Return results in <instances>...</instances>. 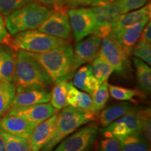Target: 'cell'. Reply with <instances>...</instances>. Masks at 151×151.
Segmentation results:
<instances>
[{
  "instance_id": "cell-38",
  "label": "cell",
  "mask_w": 151,
  "mask_h": 151,
  "mask_svg": "<svg viewBox=\"0 0 151 151\" xmlns=\"http://www.w3.org/2000/svg\"><path fill=\"white\" fill-rule=\"evenodd\" d=\"M100 86L99 81L95 78L93 73H91L88 76L85 81V87H86V92L90 94L94 90H96Z\"/></svg>"
},
{
  "instance_id": "cell-3",
  "label": "cell",
  "mask_w": 151,
  "mask_h": 151,
  "mask_svg": "<svg viewBox=\"0 0 151 151\" xmlns=\"http://www.w3.org/2000/svg\"><path fill=\"white\" fill-rule=\"evenodd\" d=\"M97 118L98 113L91 111L82 110L70 106L65 107L58 114L56 127L52 137L40 151H52L65 138L81 126L95 121Z\"/></svg>"
},
{
  "instance_id": "cell-9",
  "label": "cell",
  "mask_w": 151,
  "mask_h": 151,
  "mask_svg": "<svg viewBox=\"0 0 151 151\" xmlns=\"http://www.w3.org/2000/svg\"><path fill=\"white\" fill-rule=\"evenodd\" d=\"M37 29L41 32L69 41L71 36V28L67 8L51 11L48 18Z\"/></svg>"
},
{
  "instance_id": "cell-24",
  "label": "cell",
  "mask_w": 151,
  "mask_h": 151,
  "mask_svg": "<svg viewBox=\"0 0 151 151\" xmlns=\"http://www.w3.org/2000/svg\"><path fill=\"white\" fill-rule=\"evenodd\" d=\"M67 81H60L55 83V86L50 92V104L59 111L68 106L67 103Z\"/></svg>"
},
{
  "instance_id": "cell-7",
  "label": "cell",
  "mask_w": 151,
  "mask_h": 151,
  "mask_svg": "<svg viewBox=\"0 0 151 151\" xmlns=\"http://www.w3.org/2000/svg\"><path fill=\"white\" fill-rule=\"evenodd\" d=\"M99 126L92 122L69 134L52 151H88L97 139Z\"/></svg>"
},
{
  "instance_id": "cell-39",
  "label": "cell",
  "mask_w": 151,
  "mask_h": 151,
  "mask_svg": "<svg viewBox=\"0 0 151 151\" xmlns=\"http://www.w3.org/2000/svg\"><path fill=\"white\" fill-rule=\"evenodd\" d=\"M36 1L46 6L50 11L59 10L65 7L63 0H36Z\"/></svg>"
},
{
  "instance_id": "cell-5",
  "label": "cell",
  "mask_w": 151,
  "mask_h": 151,
  "mask_svg": "<svg viewBox=\"0 0 151 151\" xmlns=\"http://www.w3.org/2000/svg\"><path fill=\"white\" fill-rule=\"evenodd\" d=\"M69 43V41L52 37L38 29H32L13 35L9 46L16 51L22 50L33 53H41Z\"/></svg>"
},
{
  "instance_id": "cell-41",
  "label": "cell",
  "mask_w": 151,
  "mask_h": 151,
  "mask_svg": "<svg viewBox=\"0 0 151 151\" xmlns=\"http://www.w3.org/2000/svg\"><path fill=\"white\" fill-rule=\"evenodd\" d=\"M0 151H6L5 148L4 143L3 139L1 137V135H0Z\"/></svg>"
},
{
  "instance_id": "cell-12",
  "label": "cell",
  "mask_w": 151,
  "mask_h": 151,
  "mask_svg": "<svg viewBox=\"0 0 151 151\" xmlns=\"http://www.w3.org/2000/svg\"><path fill=\"white\" fill-rule=\"evenodd\" d=\"M58 112L50 104L46 102L22 108L11 109L7 112V114L20 117L37 126Z\"/></svg>"
},
{
  "instance_id": "cell-20",
  "label": "cell",
  "mask_w": 151,
  "mask_h": 151,
  "mask_svg": "<svg viewBox=\"0 0 151 151\" xmlns=\"http://www.w3.org/2000/svg\"><path fill=\"white\" fill-rule=\"evenodd\" d=\"M122 151H150L149 142L140 132L118 138Z\"/></svg>"
},
{
  "instance_id": "cell-1",
  "label": "cell",
  "mask_w": 151,
  "mask_h": 151,
  "mask_svg": "<svg viewBox=\"0 0 151 151\" xmlns=\"http://www.w3.org/2000/svg\"><path fill=\"white\" fill-rule=\"evenodd\" d=\"M16 92L35 88H46L52 84L51 78L32 52L16 50V68L13 81Z\"/></svg>"
},
{
  "instance_id": "cell-2",
  "label": "cell",
  "mask_w": 151,
  "mask_h": 151,
  "mask_svg": "<svg viewBox=\"0 0 151 151\" xmlns=\"http://www.w3.org/2000/svg\"><path fill=\"white\" fill-rule=\"evenodd\" d=\"M51 78L52 83L68 81L72 78L76 71L73 69V48L69 43L41 53H33Z\"/></svg>"
},
{
  "instance_id": "cell-25",
  "label": "cell",
  "mask_w": 151,
  "mask_h": 151,
  "mask_svg": "<svg viewBox=\"0 0 151 151\" xmlns=\"http://www.w3.org/2000/svg\"><path fill=\"white\" fill-rule=\"evenodd\" d=\"M90 95L92 100L91 111L98 113L104 108L109 98V84L107 81L100 84L99 88Z\"/></svg>"
},
{
  "instance_id": "cell-21",
  "label": "cell",
  "mask_w": 151,
  "mask_h": 151,
  "mask_svg": "<svg viewBox=\"0 0 151 151\" xmlns=\"http://www.w3.org/2000/svg\"><path fill=\"white\" fill-rule=\"evenodd\" d=\"M135 66L137 80L140 91L144 94H149L151 91V69L148 64L139 58H133Z\"/></svg>"
},
{
  "instance_id": "cell-40",
  "label": "cell",
  "mask_w": 151,
  "mask_h": 151,
  "mask_svg": "<svg viewBox=\"0 0 151 151\" xmlns=\"http://www.w3.org/2000/svg\"><path fill=\"white\" fill-rule=\"evenodd\" d=\"M139 41H143V42H146L150 43L151 42V22L150 20L147 22L143 30L141 33V35L139 39Z\"/></svg>"
},
{
  "instance_id": "cell-42",
  "label": "cell",
  "mask_w": 151,
  "mask_h": 151,
  "mask_svg": "<svg viewBox=\"0 0 151 151\" xmlns=\"http://www.w3.org/2000/svg\"><path fill=\"white\" fill-rule=\"evenodd\" d=\"M0 58H1V54H0Z\"/></svg>"
},
{
  "instance_id": "cell-37",
  "label": "cell",
  "mask_w": 151,
  "mask_h": 151,
  "mask_svg": "<svg viewBox=\"0 0 151 151\" xmlns=\"http://www.w3.org/2000/svg\"><path fill=\"white\" fill-rule=\"evenodd\" d=\"M11 36L7 30L5 20L2 15L0 14V44L9 46Z\"/></svg>"
},
{
  "instance_id": "cell-33",
  "label": "cell",
  "mask_w": 151,
  "mask_h": 151,
  "mask_svg": "<svg viewBox=\"0 0 151 151\" xmlns=\"http://www.w3.org/2000/svg\"><path fill=\"white\" fill-rule=\"evenodd\" d=\"M100 151H122L118 138L107 137L100 142Z\"/></svg>"
},
{
  "instance_id": "cell-16",
  "label": "cell",
  "mask_w": 151,
  "mask_h": 151,
  "mask_svg": "<svg viewBox=\"0 0 151 151\" xmlns=\"http://www.w3.org/2000/svg\"><path fill=\"white\" fill-rule=\"evenodd\" d=\"M148 21H143L134 25L122 28L116 31H111V34L116 37L118 42L130 55L132 49L139 40L143 28Z\"/></svg>"
},
{
  "instance_id": "cell-13",
  "label": "cell",
  "mask_w": 151,
  "mask_h": 151,
  "mask_svg": "<svg viewBox=\"0 0 151 151\" xmlns=\"http://www.w3.org/2000/svg\"><path fill=\"white\" fill-rule=\"evenodd\" d=\"M58 113L37 125L33 130L29 142L32 151H40L51 139L56 127Z\"/></svg>"
},
{
  "instance_id": "cell-15",
  "label": "cell",
  "mask_w": 151,
  "mask_h": 151,
  "mask_svg": "<svg viewBox=\"0 0 151 151\" xmlns=\"http://www.w3.org/2000/svg\"><path fill=\"white\" fill-rule=\"evenodd\" d=\"M50 92L46 88H35L16 92L11 109H19L29 106L46 103L50 101Z\"/></svg>"
},
{
  "instance_id": "cell-32",
  "label": "cell",
  "mask_w": 151,
  "mask_h": 151,
  "mask_svg": "<svg viewBox=\"0 0 151 151\" xmlns=\"http://www.w3.org/2000/svg\"><path fill=\"white\" fill-rule=\"evenodd\" d=\"M92 105V100L90 94L78 90L75 108L82 109V110L91 111Z\"/></svg>"
},
{
  "instance_id": "cell-8",
  "label": "cell",
  "mask_w": 151,
  "mask_h": 151,
  "mask_svg": "<svg viewBox=\"0 0 151 151\" xmlns=\"http://www.w3.org/2000/svg\"><path fill=\"white\" fill-rule=\"evenodd\" d=\"M98 55L110 64L113 71L120 73L124 71L127 57L129 55L111 33L106 37L101 39Z\"/></svg>"
},
{
  "instance_id": "cell-19",
  "label": "cell",
  "mask_w": 151,
  "mask_h": 151,
  "mask_svg": "<svg viewBox=\"0 0 151 151\" xmlns=\"http://www.w3.org/2000/svg\"><path fill=\"white\" fill-rule=\"evenodd\" d=\"M137 108L129 102H120L113 104L104 109L100 113L98 118L101 125L104 127H107L120 117L127 114Z\"/></svg>"
},
{
  "instance_id": "cell-26",
  "label": "cell",
  "mask_w": 151,
  "mask_h": 151,
  "mask_svg": "<svg viewBox=\"0 0 151 151\" xmlns=\"http://www.w3.org/2000/svg\"><path fill=\"white\" fill-rule=\"evenodd\" d=\"M92 73L99 81V84L107 81L113 71V67L110 64L99 55L92 61Z\"/></svg>"
},
{
  "instance_id": "cell-28",
  "label": "cell",
  "mask_w": 151,
  "mask_h": 151,
  "mask_svg": "<svg viewBox=\"0 0 151 151\" xmlns=\"http://www.w3.org/2000/svg\"><path fill=\"white\" fill-rule=\"evenodd\" d=\"M36 0H0V14L6 17L13 12Z\"/></svg>"
},
{
  "instance_id": "cell-29",
  "label": "cell",
  "mask_w": 151,
  "mask_h": 151,
  "mask_svg": "<svg viewBox=\"0 0 151 151\" xmlns=\"http://www.w3.org/2000/svg\"><path fill=\"white\" fill-rule=\"evenodd\" d=\"M130 55L143 60L148 65L151 64V45L150 43L138 41L137 44L132 49Z\"/></svg>"
},
{
  "instance_id": "cell-6",
  "label": "cell",
  "mask_w": 151,
  "mask_h": 151,
  "mask_svg": "<svg viewBox=\"0 0 151 151\" xmlns=\"http://www.w3.org/2000/svg\"><path fill=\"white\" fill-rule=\"evenodd\" d=\"M90 9L94 21L92 35L101 39L110 35L113 24L124 14L122 0H103Z\"/></svg>"
},
{
  "instance_id": "cell-30",
  "label": "cell",
  "mask_w": 151,
  "mask_h": 151,
  "mask_svg": "<svg viewBox=\"0 0 151 151\" xmlns=\"http://www.w3.org/2000/svg\"><path fill=\"white\" fill-rule=\"evenodd\" d=\"M139 115H140L141 121V134L150 143L151 140L150 109L146 108L144 109H139Z\"/></svg>"
},
{
  "instance_id": "cell-22",
  "label": "cell",
  "mask_w": 151,
  "mask_h": 151,
  "mask_svg": "<svg viewBox=\"0 0 151 151\" xmlns=\"http://www.w3.org/2000/svg\"><path fill=\"white\" fill-rule=\"evenodd\" d=\"M16 94V88L13 82L0 81V117L8 112Z\"/></svg>"
},
{
  "instance_id": "cell-14",
  "label": "cell",
  "mask_w": 151,
  "mask_h": 151,
  "mask_svg": "<svg viewBox=\"0 0 151 151\" xmlns=\"http://www.w3.org/2000/svg\"><path fill=\"white\" fill-rule=\"evenodd\" d=\"M36 126L20 117L6 113L0 117V129L29 140Z\"/></svg>"
},
{
  "instance_id": "cell-11",
  "label": "cell",
  "mask_w": 151,
  "mask_h": 151,
  "mask_svg": "<svg viewBox=\"0 0 151 151\" xmlns=\"http://www.w3.org/2000/svg\"><path fill=\"white\" fill-rule=\"evenodd\" d=\"M101 39L92 35L77 42L73 50V69L76 71L81 65L91 62L98 55Z\"/></svg>"
},
{
  "instance_id": "cell-23",
  "label": "cell",
  "mask_w": 151,
  "mask_h": 151,
  "mask_svg": "<svg viewBox=\"0 0 151 151\" xmlns=\"http://www.w3.org/2000/svg\"><path fill=\"white\" fill-rule=\"evenodd\" d=\"M0 135L2 137L6 151H32L27 139L12 135L1 129Z\"/></svg>"
},
{
  "instance_id": "cell-36",
  "label": "cell",
  "mask_w": 151,
  "mask_h": 151,
  "mask_svg": "<svg viewBox=\"0 0 151 151\" xmlns=\"http://www.w3.org/2000/svg\"><path fill=\"white\" fill-rule=\"evenodd\" d=\"M66 86H67V97H66V99H67V105L75 108L77 94H78V90L71 82L67 81Z\"/></svg>"
},
{
  "instance_id": "cell-18",
  "label": "cell",
  "mask_w": 151,
  "mask_h": 151,
  "mask_svg": "<svg viewBox=\"0 0 151 151\" xmlns=\"http://www.w3.org/2000/svg\"><path fill=\"white\" fill-rule=\"evenodd\" d=\"M0 81L13 82L16 68V51L7 45L0 46Z\"/></svg>"
},
{
  "instance_id": "cell-4",
  "label": "cell",
  "mask_w": 151,
  "mask_h": 151,
  "mask_svg": "<svg viewBox=\"0 0 151 151\" xmlns=\"http://www.w3.org/2000/svg\"><path fill=\"white\" fill-rule=\"evenodd\" d=\"M51 14L46 6L33 1L24 5L4 19L7 30L11 35L37 29Z\"/></svg>"
},
{
  "instance_id": "cell-31",
  "label": "cell",
  "mask_w": 151,
  "mask_h": 151,
  "mask_svg": "<svg viewBox=\"0 0 151 151\" xmlns=\"http://www.w3.org/2000/svg\"><path fill=\"white\" fill-rule=\"evenodd\" d=\"M92 73V68L91 65H87L81 67L73 75V85L76 88H78L81 90L86 91L85 87V81L88 76Z\"/></svg>"
},
{
  "instance_id": "cell-34",
  "label": "cell",
  "mask_w": 151,
  "mask_h": 151,
  "mask_svg": "<svg viewBox=\"0 0 151 151\" xmlns=\"http://www.w3.org/2000/svg\"><path fill=\"white\" fill-rule=\"evenodd\" d=\"M103 0H63L65 7L69 9L86 7L88 6H93L102 1Z\"/></svg>"
},
{
  "instance_id": "cell-10",
  "label": "cell",
  "mask_w": 151,
  "mask_h": 151,
  "mask_svg": "<svg viewBox=\"0 0 151 151\" xmlns=\"http://www.w3.org/2000/svg\"><path fill=\"white\" fill-rule=\"evenodd\" d=\"M67 13L71 30L76 42L92 35L94 21L90 8L79 7L69 9L67 10Z\"/></svg>"
},
{
  "instance_id": "cell-17",
  "label": "cell",
  "mask_w": 151,
  "mask_h": 151,
  "mask_svg": "<svg viewBox=\"0 0 151 151\" xmlns=\"http://www.w3.org/2000/svg\"><path fill=\"white\" fill-rule=\"evenodd\" d=\"M150 4L149 3L140 9L122 14L113 24L111 31H116L134 25L143 21H148L150 18Z\"/></svg>"
},
{
  "instance_id": "cell-27",
  "label": "cell",
  "mask_w": 151,
  "mask_h": 151,
  "mask_svg": "<svg viewBox=\"0 0 151 151\" xmlns=\"http://www.w3.org/2000/svg\"><path fill=\"white\" fill-rule=\"evenodd\" d=\"M109 91L113 99L119 101H129L135 97H144V94L136 89L109 85Z\"/></svg>"
},
{
  "instance_id": "cell-35",
  "label": "cell",
  "mask_w": 151,
  "mask_h": 151,
  "mask_svg": "<svg viewBox=\"0 0 151 151\" xmlns=\"http://www.w3.org/2000/svg\"><path fill=\"white\" fill-rule=\"evenodd\" d=\"M148 1V0H122L124 14L144 6Z\"/></svg>"
}]
</instances>
